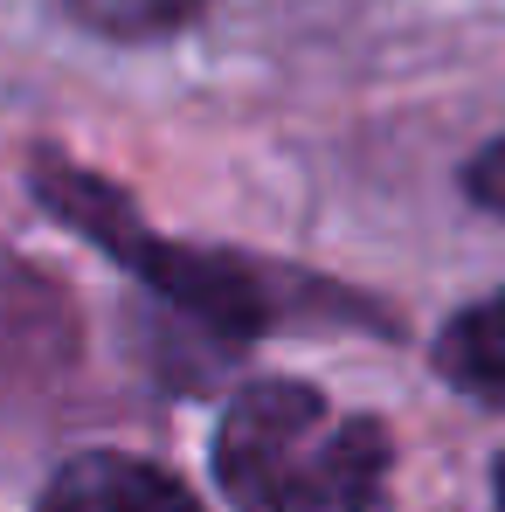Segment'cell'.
I'll list each match as a JSON object with an SVG mask.
<instances>
[{
  "label": "cell",
  "instance_id": "1",
  "mask_svg": "<svg viewBox=\"0 0 505 512\" xmlns=\"http://www.w3.org/2000/svg\"><path fill=\"white\" fill-rule=\"evenodd\" d=\"M28 187L35 201L70 229L84 236L90 250H104L118 270H132L160 305L167 319L187 333L180 346H201L208 360H229L277 319L305 312V305H326V312H346V298H333L319 277H291V270H270V263H250V256L229 250H187V243H167L125 187H111L104 173H90L84 160L42 146L28 160Z\"/></svg>",
  "mask_w": 505,
  "mask_h": 512
},
{
  "label": "cell",
  "instance_id": "2",
  "mask_svg": "<svg viewBox=\"0 0 505 512\" xmlns=\"http://www.w3.org/2000/svg\"><path fill=\"white\" fill-rule=\"evenodd\" d=\"M388 436L312 381H250L215 423V478L236 512H388Z\"/></svg>",
  "mask_w": 505,
  "mask_h": 512
},
{
  "label": "cell",
  "instance_id": "3",
  "mask_svg": "<svg viewBox=\"0 0 505 512\" xmlns=\"http://www.w3.org/2000/svg\"><path fill=\"white\" fill-rule=\"evenodd\" d=\"M35 512H201L194 492L146 464V457H125V450H84L70 464L49 471Z\"/></svg>",
  "mask_w": 505,
  "mask_h": 512
},
{
  "label": "cell",
  "instance_id": "4",
  "mask_svg": "<svg viewBox=\"0 0 505 512\" xmlns=\"http://www.w3.org/2000/svg\"><path fill=\"white\" fill-rule=\"evenodd\" d=\"M436 367H443L464 395H478V402H505V284L492 291V298L464 305V312L443 326V340H436Z\"/></svg>",
  "mask_w": 505,
  "mask_h": 512
},
{
  "label": "cell",
  "instance_id": "5",
  "mask_svg": "<svg viewBox=\"0 0 505 512\" xmlns=\"http://www.w3.org/2000/svg\"><path fill=\"white\" fill-rule=\"evenodd\" d=\"M208 0H63V14L104 35V42H160V35H180L187 21H201Z\"/></svg>",
  "mask_w": 505,
  "mask_h": 512
},
{
  "label": "cell",
  "instance_id": "6",
  "mask_svg": "<svg viewBox=\"0 0 505 512\" xmlns=\"http://www.w3.org/2000/svg\"><path fill=\"white\" fill-rule=\"evenodd\" d=\"M464 194H471L485 215H505V132L485 139V146L464 160Z\"/></svg>",
  "mask_w": 505,
  "mask_h": 512
},
{
  "label": "cell",
  "instance_id": "7",
  "mask_svg": "<svg viewBox=\"0 0 505 512\" xmlns=\"http://www.w3.org/2000/svg\"><path fill=\"white\" fill-rule=\"evenodd\" d=\"M492 512H505V457L492 464Z\"/></svg>",
  "mask_w": 505,
  "mask_h": 512
}]
</instances>
